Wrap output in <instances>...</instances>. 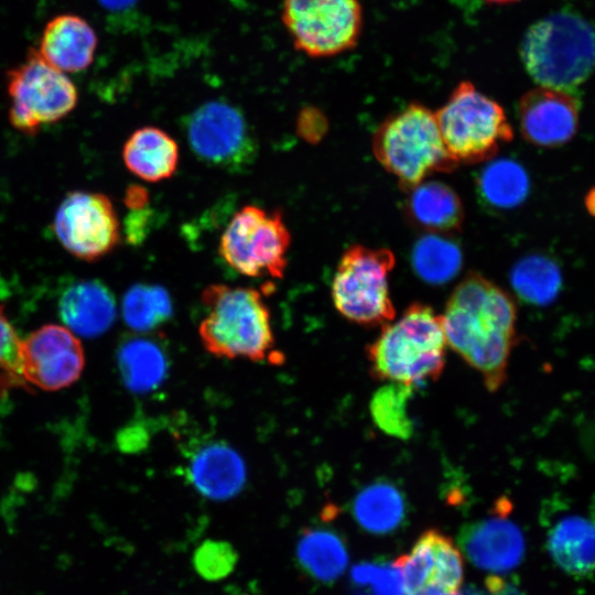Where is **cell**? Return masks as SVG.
Returning a JSON list of instances; mask_svg holds the SVG:
<instances>
[{
  "instance_id": "obj_11",
  "label": "cell",
  "mask_w": 595,
  "mask_h": 595,
  "mask_svg": "<svg viewBox=\"0 0 595 595\" xmlns=\"http://www.w3.org/2000/svg\"><path fill=\"white\" fill-rule=\"evenodd\" d=\"M282 21L299 51L328 57L356 45L363 15L358 0H283Z\"/></svg>"
},
{
  "instance_id": "obj_38",
  "label": "cell",
  "mask_w": 595,
  "mask_h": 595,
  "mask_svg": "<svg viewBox=\"0 0 595 595\" xmlns=\"http://www.w3.org/2000/svg\"><path fill=\"white\" fill-rule=\"evenodd\" d=\"M138 0H98V2L111 12H123L131 9Z\"/></svg>"
},
{
  "instance_id": "obj_4",
  "label": "cell",
  "mask_w": 595,
  "mask_h": 595,
  "mask_svg": "<svg viewBox=\"0 0 595 595\" xmlns=\"http://www.w3.org/2000/svg\"><path fill=\"white\" fill-rule=\"evenodd\" d=\"M520 56L540 86L567 91L584 83L595 68V31L577 14L553 13L528 29Z\"/></svg>"
},
{
  "instance_id": "obj_22",
  "label": "cell",
  "mask_w": 595,
  "mask_h": 595,
  "mask_svg": "<svg viewBox=\"0 0 595 595\" xmlns=\"http://www.w3.org/2000/svg\"><path fill=\"white\" fill-rule=\"evenodd\" d=\"M348 558L344 539L334 530L306 528L301 531L295 559L300 570L313 581L334 583L345 572Z\"/></svg>"
},
{
  "instance_id": "obj_17",
  "label": "cell",
  "mask_w": 595,
  "mask_h": 595,
  "mask_svg": "<svg viewBox=\"0 0 595 595\" xmlns=\"http://www.w3.org/2000/svg\"><path fill=\"white\" fill-rule=\"evenodd\" d=\"M98 39L82 17L66 13L51 19L40 40L41 56L63 73H78L94 61Z\"/></svg>"
},
{
  "instance_id": "obj_40",
  "label": "cell",
  "mask_w": 595,
  "mask_h": 595,
  "mask_svg": "<svg viewBox=\"0 0 595 595\" xmlns=\"http://www.w3.org/2000/svg\"><path fill=\"white\" fill-rule=\"evenodd\" d=\"M486 1L490 2V3H509V2L517 1V0H486Z\"/></svg>"
},
{
  "instance_id": "obj_29",
  "label": "cell",
  "mask_w": 595,
  "mask_h": 595,
  "mask_svg": "<svg viewBox=\"0 0 595 595\" xmlns=\"http://www.w3.org/2000/svg\"><path fill=\"white\" fill-rule=\"evenodd\" d=\"M413 390L411 386L389 382L374 393L370 415L382 432L400 440L412 435L414 424L409 413V401Z\"/></svg>"
},
{
  "instance_id": "obj_10",
  "label": "cell",
  "mask_w": 595,
  "mask_h": 595,
  "mask_svg": "<svg viewBox=\"0 0 595 595\" xmlns=\"http://www.w3.org/2000/svg\"><path fill=\"white\" fill-rule=\"evenodd\" d=\"M187 143L203 163L228 172L251 166L258 143L244 113L235 106L213 100L197 107L184 123Z\"/></svg>"
},
{
  "instance_id": "obj_19",
  "label": "cell",
  "mask_w": 595,
  "mask_h": 595,
  "mask_svg": "<svg viewBox=\"0 0 595 595\" xmlns=\"http://www.w3.org/2000/svg\"><path fill=\"white\" fill-rule=\"evenodd\" d=\"M547 549L565 573L584 576L595 572V522L580 515L560 518L548 532Z\"/></svg>"
},
{
  "instance_id": "obj_20",
  "label": "cell",
  "mask_w": 595,
  "mask_h": 595,
  "mask_svg": "<svg viewBox=\"0 0 595 595\" xmlns=\"http://www.w3.org/2000/svg\"><path fill=\"white\" fill-rule=\"evenodd\" d=\"M122 158L127 169L147 182L171 177L178 164V145L164 130L143 127L127 139Z\"/></svg>"
},
{
  "instance_id": "obj_7",
  "label": "cell",
  "mask_w": 595,
  "mask_h": 595,
  "mask_svg": "<svg viewBox=\"0 0 595 595\" xmlns=\"http://www.w3.org/2000/svg\"><path fill=\"white\" fill-rule=\"evenodd\" d=\"M396 263L387 248L351 246L342 256L331 288L339 314L361 326H383L394 320L389 274Z\"/></svg>"
},
{
  "instance_id": "obj_16",
  "label": "cell",
  "mask_w": 595,
  "mask_h": 595,
  "mask_svg": "<svg viewBox=\"0 0 595 595\" xmlns=\"http://www.w3.org/2000/svg\"><path fill=\"white\" fill-rule=\"evenodd\" d=\"M186 475L201 495L213 500L232 498L247 480L242 457L224 441H209L197 446L188 459Z\"/></svg>"
},
{
  "instance_id": "obj_15",
  "label": "cell",
  "mask_w": 595,
  "mask_h": 595,
  "mask_svg": "<svg viewBox=\"0 0 595 595\" xmlns=\"http://www.w3.org/2000/svg\"><path fill=\"white\" fill-rule=\"evenodd\" d=\"M578 100L569 91L540 86L526 93L518 106L523 137L541 147L567 142L578 125Z\"/></svg>"
},
{
  "instance_id": "obj_31",
  "label": "cell",
  "mask_w": 595,
  "mask_h": 595,
  "mask_svg": "<svg viewBox=\"0 0 595 595\" xmlns=\"http://www.w3.org/2000/svg\"><path fill=\"white\" fill-rule=\"evenodd\" d=\"M237 562L238 552L225 540H205L193 553L194 570L208 582L227 577L236 567Z\"/></svg>"
},
{
  "instance_id": "obj_30",
  "label": "cell",
  "mask_w": 595,
  "mask_h": 595,
  "mask_svg": "<svg viewBox=\"0 0 595 595\" xmlns=\"http://www.w3.org/2000/svg\"><path fill=\"white\" fill-rule=\"evenodd\" d=\"M437 531L436 529L424 531L410 553L394 561L401 569L407 595H418L431 586Z\"/></svg>"
},
{
  "instance_id": "obj_12",
  "label": "cell",
  "mask_w": 595,
  "mask_h": 595,
  "mask_svg": "<svg viewBox=\"0 0 595 595\" xmlns=\"http://www.w3.org/2000/svg\"><path fill=\"white\" fill-rule=\"evenodd\" d=\"M53 229L63 248L84 261L104 258L121 239L120 221L111 201L97 192L68 193L56 209Z\"/></svg>"
},
{
  "instance_id": "obj_26",
  "label": "cell",
  "mask_w": 595,
  "mask_h": 595,
  "mask_svg": "<svg viewBox=\"0 0 595 595\" xmlns=\"http://www.w3.org/2000/svg\"><path fill=\"white\" fill-rule=\"evenodd\" d=\"M478 192L483 201L495 208H511L520 204L529 191L526 171L515 161H493L480 173Z\"/></svg>"
},
{
  "instance_id": "obj_21",
  "label": "cell",
  "mask_w": 595,
  "mask_h": 595,
  "mask_svg": "<svg viewBox=\"0 0 595 595\" xmlns=\"http://www.w3.org/2000/svg\"><path fill=\"white\" fill-rule=\"evenodd\" d=\"M409 192L405 212L415 226L432 232H448L462 227L464 209L452 187L439 181H426Z\"/></svg>"
},
{
  "instance_id": "obj_34",
  "label": "cell",
  "mask_w": 595,
  "mask_h": 595,
  "mask_svg": "<svg viewBox=\"0 0 595 595\" xmlns=\"http://www.w3.org/2000/svg\"><path fill=\"white\" fill-rule=\"evenodd\" d=\"M20 340L0 309V385L20 386L18 377Z\"/></svg>"
},
{
  "instance_id": "obj_32",
  "label": "cell",
  "mask_w": 595,
  "mask_h": 595,
  "mask_svg": "<svg viewBox=\"0 0 595 595\" xmlns=\"http://www.w3.org/2000/svg\"><path fill=\"white\" fill-rule=\"evenodd\" d=\"M463 574V559L459 550L447 536L437 531L435 565L430 587L447 594H456L462 585Z\"/></svg>"
},
{
  "instance_id": "obj_39",
  "label": "cell",
  "mask_w": 595,
  "mask_h": 595,
  "mask_svg": "<svg viewBox=\"0 0 595 595\" xmlns=\"http://www.w3.org/2000/svg\"><path fill=\"white\" fill-rule=\"evenodd\" d=\"M418 595H459V594L458 593H456V594H447V593H444V592L439 591L436 588L430 587V588H426L425 591H423L422 593H420Z\"/></svg>"
},
{
  "instance_id": "obj_35",
  "label": "cell",
  "mask_w": 595,
  "mask_h": 595,
  "mask_svg": "<svg viewBox=\"0 0 595 595\" xmlns=\"http://www.w3.org/2000/svg\"><path fill=\"white\" fill-rule=\"evenodd\" d=\"M298 131L307 142H317L325 134L326 119L318 110L305 108L300 113Z\"/></svg>"
},
{
  "instance_id": "obj_33",
  "label": "cell",
  "mask_w": 595,
  "mask_h": 595,
  "mask_svg": "<svg viewBox=\"0 0 595 595\" xmlns=\"http://www.w3.org/2000/svg\"><path fill=\"white\" fill-rule=\"evenodd\" d=\"M351 580L359 586H368L370 595H407L402 572L396 562L355 565L351 570Z\"/></svg>"
},
{
  "instance_id": "obj_1",
  "label": "cell",
  "mask_w": 595,
  "mask_h": 595,
  "mask_svg": "<svg viewBox=\"0 0 595 595\" xmlns=\"http://www.w3.org/2000/svg\"><path fill=\"white\" fill-rule=\"evenodd\" d=\"M442 324L447 345L474 370L490 392L507 380L516 345V304L508 293L478 273L452 292Z\"/></svg>"
},
{
  "instance_id": "obj_41",
  "label": "cell",
  "mask_w": 595,
  "mask_h": 595,
  "mask_svg": "<svg viewBox=\"0 0 595 595\" xmlns=\"http://www.w3.org/2000/svg\"><path fill=\"white\" fill-rule=\"evenodd\" d=\"M358 595H366V594H358Z\"/></svg>"
},
{
  "instance_id": "obj_36",
  "label": "cell",
  "mask_w": 595,
  "mask_h": 595,
  "mask_svg": "<svg viewBox=\"0 0 595 595\" xmlns=\"http://www.w3.org/2000/svg\"><path fill=\"white\" fill-rule=\"evenodd\" d=\"M485 588L486 591L468 589L464 595H523L515 585L496 575L486 578Z\"/></svg>"
},
{
  "instance_id": "obj_3",
  "label": "cell",
  "mask_w": 595,
  "mask_h": 595,
  "mask_svg": "<svg viewBox=\"0 0 595 595\" xmlns=\"http://www.w3.org/2000/svg\"><path fill=\"white\" fill-rule=\"evenodd\" d=\"M446 346L441 315L425 304L412 303L367 346L370 376L413 388L435 381L445 367Z\"/></svg>"
},
{
  "instance_id": "obj_23",
  "label": "cell",
  "mask_w": 595,
  "mask_h": 595,
  "mask_svg": "<svg viewBox=\"0 0 595 595\" xmlns=\"http://www.w3.org/2000/svg\"><path fill=\"white\" fill-rule=\"evenodd\" d=\"M117 359L123 383L134 392L152 391L166 378L167 357L152 339L141 336L125 339Z\"/></svg>"
},
{
  "instance_id": "obj_28",
  "label": "cell",
  "mask_w": 595,
  "mask_h": 595,
  "mask_svg": "<svg viewBox=\"0 0 595 595\" xmlns=\"http://www.w3.org/2000/svg\"><path fill=\"white\" fill-rule=\"evenodd\" d=\"M412 264L422 280L441 284L453 279L459 271L462 252L452 240L430 234L416 241L412 251Z\"/></svg>"
},
{
  "instance_id": "obj_5",
  "label": "cell",
  "mask_w": 595,
  "mask_h": 595,
  "mask_svg": "<svg viewBox=\"0 0 595 595\" xmlns=\"http://www.w3.org/2000/svg\"><path fill=\"white\" fill-rule=\"evenodd\" d=\"M372 150L378 162L409 191L435 172L457 166L443 142L435 112L413 102L377 129Z\"/></svg>"
},
{
  "instance_id": "obj_18",
  "label": "cell",
  "mask_w": 595,
  "mask_h": 595,
  "mask_svg": "<svg viewBox=\"0 0 595 595\" xmlns=\"http://www.w3.org/2000/svg\"><path fill=\"white\" fill-rule=\"evenodd\" d=\"M62 321L75 335L97 337L106 333L116 320V301L111 291L98 280L73 282L58 301Z\"/></svg>"
},
{
  "instance_id": "obj_6",
  "label": "cell",
  "mask_w": 595,
  "mask_h": 595,
  "mask_svg": "<svg viewBox=\"0 0 595 595\" xmlns=\"http://www.w3.org/2000/svg\"><path fill=\"white\" fill-rule=\"evenodd\" d=\"M435 117L445 148L457 163L488 160L513 136L502 107L469 82L457 85Z\"/></svg>"
},
{
  "instance_id": "obj_25",
  "label": "cell",
  "mask_w": 595,
  "mask_h": 595,
  "mask_svg": "<svg viewBox=\"0 0 595 595\" xmlns=\"http://www.w3.org/2000/svg\"><path fill=\"white\" fill-rule=\"evenodd\" d=\"M511 285L517 295L533 305H547L561 290L562 275L553 259L531 255L520 259L511 270Z\"/></svg>"
},
{
  "instance_id": "obj_24",
  "label": "cell",
  "mask_w": 595,
  "mask_h": 595,
  "mask_svg": "<svg viewBox=\"0 0 595 595\" xmlns=\"http://www.w3.org/2000/svg\"><path fill=\"white\" fill-rule=\"evenodd\" d=\"M356 522L374 534L397 530L405 518V500L401 491L388 482H377L358 493L353 502Z\"/></svg>"
},
{
  "instance_id": "obj_14",
  "label": "cell",
  "mask_w": 595,
  "mask_h": 595,
  "mask_svg": "<svg viewBox=\"0 0 595 595\" xmlns=\"http://www.w3.org/2000/svg\"><path fill=\"white\" fill-rule=\"evenodd\" d=\"M510 502L495 506L491 516L468 522L458 533V544L477 567L505 573L517 567L524 555V538L520 528L508 518Z\"/></svg>"
},
{
  "instance_id": "obj_9",
  "label": "cell",
  "mask_w": 595,
  "mask_h": 595,
  "mask_svg": "<svg viewBox=\"0 0 595 595\" xmlns=\"http://www.w3.org/2000/svg\"><path fill=\"white\" fill-rule=\"evenodd\" d=\"M290 231L280 210L247 205L225 228L219 255L238 273L281 279L286 268Z\"/></svg>"
},
{
  "instance_id": "obj_37",
  "label": "cell",
  "mask_w": 595,
  "mask_h": 595,
  "mask_svg": "<svg viewBox=\"0 0 595 595\" xmlns=\"http://www.w3.org/2000/svg\"><path fill=\"white\" fill-rule=\"evenodd\" d=\"M149 201V194L142 186H131L126 193V205L132 209H143Z\"/></svg>"
},
{
  "instance_id": "obj_27",
  "label": "cell",
  "mask_w": 595,
  "mask_h": 595,
  "mask_svg": "<svg viewBox=\"0 0 595 595\" xmlns=\"http://www.w3.org/2000/svg\"><path fill=\"white\" fill-rule=\"evenodd\" d=\"M173 313L167 291L155 284H133L123 295L122 315L136 332H149L164 324Z\"/></svg>"
},
{
  "instance_id": "obj_13",
  "label": "cell",
  "mask_w": 595,
  "mask_h": 595,
  "mask_svg": "<svg viewBox=\"0 0 595 595\" xmlns=\"http://www.w3.org/2000/svg\"><path fill=\"white\" fill-rule=\"evenodd\" d=\"M84 364L80 342L67 327L43 325L20 340V386L33 385L44 390L65 388L78 379Z\"/></svg>"
},
{
  "instance_id": "obj_8",
  "label": "cell",
  "mask_w": 595,
  "mask_h": 595,
  "mask_svg": "<svg viewBox=\"0 0 595 595\" xmlns=\"http://www.w3.org/2000/svg\"><path fill=\"white\" fill-rule=\"evenodd\" d=\"M9 121L19 132L35 136L46 125L69 115L77 105L74 83L48 64L36 48L7 73Z\"/></svg>"
},
{
  "instance_id": "obj_2",
  "label": "cell",
  "mask_w": 595,
  "mask_h": 595,
  "mask_svg": "<svg viewBox=\"0 0 595 595\" xmlns=\"http://www.w3.org/2000/svg\"><path fill=\"white\" fill-rule=\"evenodd\" d=\"M206 315L198 326L204 348L220 358L281 364L271 315L261 293L252 288L210 284L202 293Z\"/></svg>"
}]
</instances>
